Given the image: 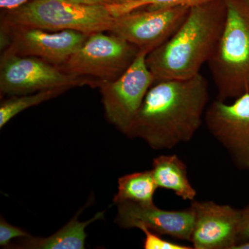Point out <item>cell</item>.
Instances as JSON below:
<instances>
[{"label":"cell","mask_w":249,"mask_h":249,"mask_svg":"<svg viewBox=\"0 0 249 249\" xmlns=\"http://www.w3.org/2000/svg\"><path fill=\"white\" fill-rule=\"evenodd\" d=\"M209 101V84L200 73L155 82L126 136L142 139L154 150L190 142L202 124Z\"/></svg>","instance_id":"6da1fadb"},{"label":"cell","mask_w":249,"mask_h":249,"mask_svg":"<svg viewBox=\"0 0 249 249\" xmlns=\"http://www.w3.org/2000/svg\"><path fill=\"white\" fill-rule=\"evenodd\" d=\"M226 18L225 0L190 8L175 34L147 55V67L155 82L188 79L199 73L217 47Z\"/></svg>","instance_id":"7a4b0ae2"},{"label":"cell","mask_w":249,"mask_h":249,"mask_svg":"<svg viewBox=\"0 0 249 249\" xmlns=\"http://www.w3.org/2000/svg\"><path fill=\"white\" fill-rule=\"evenodd\" d=\"M227 18L209 65L217 100L249 93V12L240 0H225Z\"/></svg>","instance_id":"3957f363"},{"label":"cell","mask_w":249,"mask_h":249,"mask_svg":"<svg viewBox=\"0 0 249 249\" xmlns=\"http://www.w3.org/2000/svg\"><path fill=\"white\" fill-rule=\"evenodd\" d=\"M116 17L107 5L82 4L70 0H31L6 11L1 24L38 28L45 30H72L91 35L111 30Z\"/></svg>","instance_id":"277c9868"},{"label":"cell","mask_w":249,"mask_h":249,"mask_svg":"<svg viewBox=\"0 0 249 249\" xmlns=\"http://www.w3.org/2000/svg\"><path fill=\"white\" fill-rule=\"evenodd\" d=\"M141 49L116 34L96 33L64 63L63 71L96 83L117 79L130 67Z\"/></svg>","instance_id":"5b68a950"},{"label":"cell","mask_w":249,"mask_h":249,"mask_svg":"<svg viewBox=\"0 0 249 249\" xmlns=\"http://www.w3.org/2000/svg\"><path fill=\"white\" fill-rule=\"evenodd\" d=\"M89 85L96 83L63 71L60 67L39 58L3 52L0 63V93L19 96L44 90Z\"/></svg>","instance_id":"8992f818"},{"label":"cell","mask_w":249,"mask_h":249,"mask_svg":"<svg viewBox=\"0 0 249 249\" xmlns=\"http://www.w3.org/2000/svg\"><path fill=\"white\" fill-rule=\"evenodd\" d=\"M147 51L141 49L132 65L119 78L103 82L98 87L107 120L125 135L155 82L147 67Z\"/></svg>","instance_id":"52a82bcc"},{"label":"cell","mask_w":249,"mask_h":249,"mask_svg":"<svg viewBox=\"0 0 249 249\" xmlns=\"http://www.w3.org/2000/svg\"><path fill=\"white\" fill-rule=\"evenodd\" d=\"M4 52L36 57L60 67L84 44L88 34L79 31H52L1 24Z\"/></svg>","instance_id":"ba28073f"},{"label":"cell","mask_w":249,"mask_h":249,"mask_svg":"<svg viewBox=\"0 0 249 249\" xmlns=\"http://www.w3.org/2000/svg\"><path fill=\"white\" fill-rule=\"evenodd\" d=\"M205 122L234 165L249 171V93L235 98L230 105L213 101L205 112Z\"/></svg>","instance_id":"9c48e42d"},{"label":"cell","mask_w":249,"mask_h":249,"mask_svg":"<svg viewBox=\"0 0 249 249\" xmlns=\"http://www.w3.org/2000/svg\"><path fill=\"white\" fill-rule=\"evenodd\" d=\"M190 8L178 6L132 11L116 17L109 33L149 53L175 34L186 19Z\"/></svg>","instance_id":"30bf717a"},{"label":"cell","mask_w":249,"mask_h":249,"mask_svg":"<svg viewBox=\"0 0 249 249\" xmlns=\"http://www.w3.org/2000/svg\"><path fill=\"white\" fill-rule=\"evenodd\" d=\"M195 222L191 242L196 249H234L239 244L240 209L212 201H192Z\"/></svg>","instance_id":"8fae6325"},{"label":"cell","mask_w":249,"mask_h":249,"mask_svg":"<svg viewBox=\"0 0 249 249\" xmlns=\"http://www.w3.org/2000/svg\"><path fill=\"white\" fill-rule=\"evenodd\" d=\"M114 223L124 229L145 227L160 235H169L191 242L195 214L191 207L181 211H165L155 204L124 201L116 204Z\"/></svg>","instance_id":"7c38bea8"},{"label":"cell","mask_w":249,"mask_h":249,"mask_svg":"<svg viewBox=\"0 0 249 249\" xmlns=\"http://www.w3.org/2000/svg\"><path fill=\"white\" fill-rule=\"evenodd\" d=\"M83 208L62 229L48 237H35L33 236L24 237L20 244L12 245L11 249H84L87 235L85 229L91 223L102 219L104 212L98 213L87 222H80L78 217Z\"/></svg>","instance_id":"4fadbf2b"},{"label":"cell","mask_w":249,"mask_h":249,"mask_svg":"<svg viewBox=\"0 0 249 249\" xmlns=\"http://www.w3.org/2000/svg\"><path fill=\"white\" fill-rule=\"evenodd\" d=\"M151 170L158 188L170 190L183 200H195L196 190L190 183L186 165L178 155L156 157Z\"/></svg>","instance_id":"5bb4252c"},{"label":"cell","mask_w":249,"mask_h":249,"mask_svg":"<svg viewBox=\"0 0 249 249\" xmlns=\"http://www.w3.org/2000/svg\"><path fill=\"white\" fill-rule=\"evenodd\" d=\"M157 188L151 170L124 175L118 181V191L113 204L124 201L154 204V196Z\"/></svg>","instance_id":"9a60e30c"},{"label":"cell","mask_w":249,"mask_h":249,"mask_svg":"<svg viewBox=\"0 0 249 249\" xmlns=\"http://www.w3.org/2000/svg\"><path fill=\"white\" fill-rule=\"evenodd\" d=\"M67 90L69 89L66 88H58L11 96L1 102L0 106V128L4 127L13 118L28 108L57 97Z\"/></svg>","instance_id":"2e32d148"},{"label":"cell","mask_w":249,"mask_h":249,"mask_svg":"<svg viewBox=\"0 0 249 249\" xmlns=\"http://www.w3.org/2000/svg\"><path fill=\"white\" fill-rule=\"evenodd\" d=\"M213 1L214 0H139L129 4H107V7L112 16L118 17L138 10L163 9L178 6L192 7Z\"/></svg>","instance_id":"e0dca14e"},{"label":"cell","mask_w":249,"mask_h":249,"mask_svg":"<svg viewBox=\"0 0 249 249\" xmlns=\"http://www.w3.org/2000/svg\"><path fill=\"white\" fill-rule=\"evenodd\" d=\"M145 234L143 241V249H191L193 247H188L178 243L169 242L161 238L160 235L151 231L145 227L139 228Z\"/></svg>","instance_id":"ac0fdd59"},{"label":"cell","mask_w":249,"mask_h":249,"mask_svg":"<svg viewBox=\"0 0 249 249\" xmlns=\"http://www.w3.org/2000/svg\"><path fill=\"white\" fill-rule=\"evenodd\" d=\"M31 236L29 232L20 228L15 227L6 222L4 217L0 219V246L1 247H9L11 240L17 237H28Z\"/></svg>","instance_id":"d6986e66"},{"label":"cell","mask_w":249,"mask_h":249,"mask_svg":"<svg viewBox=\"0 0 249 249\" xmlns=\"http://www.w3.org/2000/svg\"><path fill=\"white\" fill-rule=\"evenodd\" d=\"M238 239V245L249 240V204L243 209H240Z\"/></svg>","instance_id":"ffe728a7"},{"label":"cell","mask_w":249,"mask_h":249,"mask_svg":"<svg viewBox=\"0 0 249 249\" xmlns=\"http://www.w3.org/2000/svg\"><path fill=\"white\" fill-rule=\"evenodd\" d=\"M31 0H0V8L5 11H11L20 7Z\"/></svg>","instance_id":"44dd1931"},{"label":"cell","mask_w":249,"mask_h":249,"mask_svg":"<svg viewBox=\"0 0 249 249\" xmlns=\"http://www.w3.org/2000/svg\"><path fill=\"white\" fill-rule=\"evenodd\" d=\"M73 2L78 3V4L96 5L103 4L107 5L110 4L109 0H70Z\"/></svg>","instance_id":"7402d4cb"},{"label":"cell","mask_w":249,"mask_h":249,"mask_svg":"<svg viewBox=\"0 0 249 249\" xmlns=\"http://www.w3.org/2000/svg\"><path fill=\"white\" fill-rule=\"evenodd\" d=\"M139 1V0H109V4H117V5H124L132 4V3L135 2V1Z\"/></svg>","instance_id":"603a6c76"},{"label":"cell","mask_w":249,"mask_h":249,"mask_svg":"<svg viewBox=\"0 0 249 249\" xmlns=\"http://www.w3.org/2000/svg\"><path fill=\"white\" fill-rule=\"evenodd\" d=\"M234 249H249V240L236 246Z\"/></svg>","instance_id":"cb8c5ba5"},{"label":"cell","mask_w":249,"mask_h":249,"mask_svg":"<svg viewBox=\"0 0 249 249\" xmlns=\"http://www.w3.org/2000/svg\"><path fill=\"white\" fill-rule=\"evenodd\" d=\"M240 1L245 5V7L247 8L249 12V0H240Z\"/></svg>","instance_id":"d4e9b609"}]
</instances>
